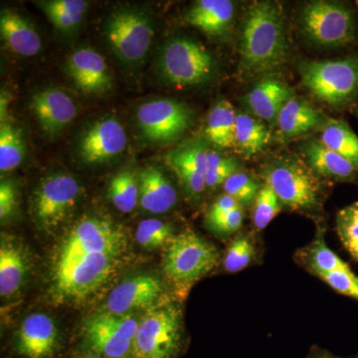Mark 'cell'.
Masks as SVG:
<instances>
[{"label": "cell", "mask_w": 358, "mask_h": 358, "mask_svg": "<svg viewBox=\"0 0 358 358\" xmlns=\"http://www.w3.org/2000/svg\"><path fill=\"white\" fill-rule=\"evenodd\" d=\"M289 56L282 7L275 2L256 1L247 11L240 43L239 69L244 76L281 69Z\"/></svg>", "instance_id": "obj_1"}, {"label": "cell", "mask_w": 358, "mask_h": 358, "mask_svg": "<svg viewBox=\"0 0 358 358\" xmlns=\"http://www.w3.org/2000/svg\"><path fill=\"white\" fill-rule=\"evenodd\" d=\"M219 252L192 230L174 235L166 246L162 270L178 293L187 294L193 285L217 267Z\"/></svg>", "instance_id": "obj_2"}, {"label": "cell", "mask_w": 358, "mask_h": 358, "mask_svg": "<svg viewBox=\"0 0 358 358\" xmlns=\"http://www.w3.org/2000/svg\"><path fill=\"white\" fill-rule=\"evenodd\" d=\"M301 84L334 108L350 105L358 94V54L336 60L307 61L299 68Z\"/></svg>", "instance_id": "obj_3"}, {"label": "cell", "mask_w": 358, "mask_h": 358, "mask_svg": "<svg viewBox=\"0 0 358 358\" xmlns=\"http://www.w3.org/2000/svg\"><path fill=\"white\" fill-rule=\"evenodd\" d=\"M312 169L293 159H280L264 167L262 178L282 205L294 211L317 213L322 208V192Z\"/></svg>", "instance_id": "obj_4"}, {"label": "cell", "mask_w": 358, "mask_h": 358, "mask_svg": "<svg viewBox=\"0 0 358 358\" xmlns=\"http://www.w3.org/2000/svg\"><path fill=\"white\" fill-rule=\"evenodd\" d=\"M182 343V313L171 303L150 308L134 336V358H174Z\"/></svg>", "instance_id": "obj_5"}, {"label": "cell", "mask_w": 358, "mask_h": 358, "mask_svg": "<svg viewBox=\"0 0 358 358\" xmlns=\"http://www.w3.org/2000/svg\"><path fill=\"white\" fill-rule=\"evenodd\" d=\"M120 255L88 254L57 264L53 292L59 301L88 298L112 277Z\"/></svg>", "instance_id": "obj_6"}, {"label": "cell", "mask_w": 358, "mask_h": 358, "mask_svg": "<svg viewBox=\"0 0 358 358\" xmlns=\"http://www.w3.org/2000/svg\"><path fill=\"white\" fill-rule=\"evenodd\" d=\"M300 22L306 36L320 46H348L357 38L355 13L339 2H308L301 9Z\"/></svg>", "instance_id": "obj_7"}, {"label": "cell", "mask_w": 358, "mask_h": 358, "mask_svg": "<svg viewBox=\"0 0 358 358\" xmlns=\"http://www.w3.org/2000/svg\"><path fill=\"white\" fill-rule=\"evenodd\" d=\"M162 75L178 87L194 86L210 79L214 60L202 45L188 38L167 42L159 58Z\"/></svg>", "instance_id": "obj_8"}, {"label": "cell", "mask_w": 358, "mask_h": 358, "mask_svg": "<svg viewBox=\"0 0 358 358\" xmlns=\"http://www.w3.org/2000/svg\"><path fill=\"white\" fill-rule=\"evenodd\" d=\"M126 246L127 237L122 228L102 219L83 218L66 235L56 265L88 254L121 255Z\"/></svg>", "instance_id": "obj_9"}, {"label": "cell", "mask_w": 358, "mask_h": 358, "mask_svg": "<svg viewBox=\"0 0 358 358\" xmlns=\"http://www.w3.org/2000/svg\"><path fill=\"white\" fill-rule=\"evenodd\" d=\"M155 35L152 21L145 14L122 9L110 16L105 36L110 48L124 62H140L147 55Z\"/></svg>", "instance_id": "obj_10"}, {"label": "cell", "mask_w": 358, "mask_h": 358, "mask_svg": "<svg viewBox=\"0 0 358 358\" xmlns=\"http://www.w3.org/2000/svg\"><path fill=\"white\" fill-rule=\"evenodd\" d=\"M138 324L131 315L103 312L85 322V338L96 352L110 358H122L133 350Z\"/></svg>", "instance_id": "obj_11"}, {"label": "cell", "mask_w": 358, "mask_h": 358, "mask_svg": "<svg viewBox=\"0 0 358 358\" xmlns=\"http://www.w3.org/2000/svg\"><path fill=\"white\" fill-rule=\"evenodd\" d=\"M136 120L148 140L169 143L192 126V113L183 103L171 99H159L141 105L136 110Z\"/></svg>", "instance_id": "obj_12"}, {"label": "cell", "mask_w": 358, "mask_h": 358, "mask_svg": "<svg viewBox=\"0 0 358 358\" xmlns=\"http://www.w3.org/2000/svg\"><path fill=\"white\" fill-rule=\"evenodd\" d=\"M81 186L76 178L65 173L45 178L35 195L34 213L44 228L57 227L76 206Z\"/></svg>", "instance_id": "obj_13"}, {"label": "cell", "mask_w": 358, "mask_h": 358, "mask_svg": "<svg viewBox=\"0 0 358 358\" xmlns=\"http://www.w3.org/2000/svg\"><path fill=\"white\" fill-rule=\"evenodd\" d=\"M159 278L140 275L120 282L106 303L103 312L113 315H129L134 310L155 307L164 294Z\"/></svg>", "instance_id": "obj_14"}, {"label": "cell", "mask_w": 358, "mask_h": 358, "mask_svg": "<svg viewBox=\"0 0 358 358\" xmlns=\"http://www.w3.org/2000/svg\"><path fill=\"white\" fill-rule=\"evenodd\" d=\"M126 131L117 120H101L87 129L80 141V157L90 164H102L124 152Z\"/></svg>", "instance_id": "obj_15"}, {"label": "cell", "mask_w": 358, "mask_h": 358, "mask_svg": "<svg viewBox=\"0 0 358 358\" xmlns=\"http://www.w3.org/2000/svg\"><path fill=\"white\" fill-rule=\"evenodd\" d=\"M209 150L203 141L185 143L167 155V164L192 197H199L206 188L207 155Z\"/></svg>", "instance_id": "obj_16"}, {"label": "cell", "mask_w": 358, "mask_h": 358, "mask_svg": "<svg viewBox=\"0 0 358 358\" xmlns=\"http://www.w3.org/2000/svg\"><path fill=\"white\" fill-rule=\"evenodd\" d=\"M68 72L83 93H101L112 86L107 63L94 49L81 48L75 51L68 60Z\"/></svg>", "instance_id": "obj_17"}, {"label": "cell", "mask_w": 358, "mask_h": 358, "mask_svg": "<svg viewBox=\"0 0 358 358\" xmlns=\"http://www.w3.org/2000/svg\"><path fill=\"white\" fill-rule=\"evenodd\" d=\"M31 107L45 133L56 134L74 120L77 107L70 96L59 89H46L32 96Z\"/></svg>", "instance_id": "obj_18"}, {"label": "cell", "mask_w": 358, "mask_h": 358, "mask_svg": "<svg viewBox=\"0 0 358 358\" xmlns=\"http://www.w3.org/2000/svg\"><path fill=\"white\" fill-rule=\"evenodd\" d=\"M55 322L45 313L28 315L18 331L17 350L27 358H48L57 345Z\"/></svg>", "instance_id": "obj_19"}, {"label": "cell", "mask_w": 358, "mask_h": 358, "mask_svg": "<svg viewBox=\"0 0 358 358\" xmlns=\"http://www.w3.org/2000/svg\"><path fill=\"white\" fill-rule=\"evenodd\" d=\"M293 88L278 78L260 80L249 92L246 103L258 119L277 124L278 117L284 106L294 98Z\"/></svg>", "instance_id": "obj_20"}, {"label": "cell", "mask_w": 358, "mask_h": 358, "mask_svg": "<svg viewBox=\"0 0 358 358\" xmlns=\"http://www.w3.org/2000/svg\"><path fill=\"white\" fill-rule=\"evenodd\" d=\"M140 204L145 211L166 213L178 201V193L166 174L157 167L150 166L138 174Z\"/></svg>", "instance_id": "obj_21"}, {"label": "cell", "mask_w": 358, "mask_h": 358, "mask_svg": "<svg viewBox=\"0 0 358 358\" xmlns=\"http://www.w3.org/2000/svg\"><path fill=\"white\" fill-rule=\"evenodd\" d=\"M301 150L310 169L319 176L338 181H352L358 178V171L352 164L320 140L308 141Z\"/></svg>", "instance_id": "obj_22"}, {"label": "cell", "mask_w": 358, "mask_h": 358, "mask_svg": "<svg viewBox=\"0 0 358 358\" xmlns=\"http://www.w3.org/2000/svg\"><path fill=\"white\" fill-rule=\"evenodd\" d=\"M235 6L230 0H199L186 15L189 24L212 36L228 31L234 18Z\"/></svg>", "instance_id": "obj_23"}, {"label": "cell", "mask_w": 358, "mask_h": 358, "mask_svg": "<svg viewBox=\"0 0 358 358\" xmlns=\"http://www.w3.org/2000/svg\"><path fill=\"white\" fill-rule=\"evenodd\" d=\"M28 258L20 243L2 237L0 244V294L9 298L24 284Z\"/></svg>", "instance_id": "obj_24"}, {"label": "cell", "mask_w": 358, "mask_h": 358, "mask_svg": "<svg viewBox=\"0 0 358 358\" xmlns=\"http://www.w3.org/2000/svg\"><path fill=\"white\" fill-rule=\"evenodd\" d=\"M0 31L7 46L18 55L31 57L41 50L39 34L20 14L3 10L0 16Z\"/></svg>", "instance_id": "obj_25"}, {"label": "cell", "mask_w": 358, "mask_h": 358, "mask_svg": "<svg viewBox=\"0 0 358 358\" xmlns=\"http://www.w3.org/2000/svg\"><path fill=\"white\" fill-rule=\"evenodd\" d=\"M324 124V115L319 110L296 96L284 106L277 121L280 131L287 138L301 136Z\"/></svg>", "instance_id": "obj_26"}, {"label": "cell", "mask_w": 358, "mask_h": 358, "mask_svg": "<svg viewBox=\"0 0 358 358\" xmlns=\"http://www.w3.org/2000/svg\"><path fill=\"white\" fill-rule=\"evenodd\" d=\"M299 261L310 274L320 277L334 271L350 268L348 265L327 245L324 228H317L315 236L310 245L299 252Z\"/></svg>", "instance_id": "obj_27"}, {"label": "cell", "mask_w": 358, "mask_h": 358, "mask_svg": "<svg viewBox=\"0 0 358 358\" xmlns=\"http://www.w3.org/2000/svg\"><path fill=\"white\" fill-rule=\"evenodd\" d=\"M236 117V112L228 101H219L207 117V140L221 148H234Z\"/></svg>", "instance_id": "obj_28"}, {"label": "cell", "mask_w": 358, "mask_h": 358, "mask_svg": "<svg viewBox=\"0 0 358 358\" xmlns=\"http://www.w3.org/2000/svg\"><path fill=\"white\" fill-rule=\"evenodd\" d=\"M320 141L348 159L358 171V136L343 120H327Z\"/></svg>", "instance_id": "obj_29"}, {"label": "cell", "mask_w": 358, "mask_h": 358, "mask_svg": "<svg viewBox=\"0 0 358 358\" xmlns=\"http://www.w3.org/2000/svg\"><path fill=\"white\" fill-rule=\"evenodd\" d=\"M270 131L260 120L248 114H238L235 147L243 157L258 154L270 141Z\"/></svg>", "instance_id": "obj_30"}, {"label": "cell", "mask_w": 358, "mask_h": 358, "mask_svg": "<svg viewBox=\"0 0 358 358\" xmlns=\"http://www.w3.org/2000/svg\"><path fill=\"white\" fill-rule=\"evenodd\" d=\"M39 6L58 29L69 32L83 20L88 3L83 0H52L39 2Z\"/></svg>", "instance_id": "obj_31"}, {"label": "cell", "mask_w": 358, "mask_h": 358, "mask_svg": "<svg viewBox=\"0 0 358 358\" xmlns=\"http://www.w3.org/2000/svg\"><path fill=\"white\" fill-rule=\"evenodd\" d=\"M109 199L117 210L129 213L140 202V181L133 171H122L110 180Z\"/></svg>", "instance_id": "obj_32"}, {"label": "cell", "mask_w": 358, "mask_h": 358, "mask_svg": "<svg viewBox=\"0 0 358 358\" xmlns=\"http://www.w3.org/2000/svg\"><path fill=\"white\" fill-rule=\"evenodd\" d=\"M25 155L22 131L13 124L1 122L0 128V171H13L20 166Z\"/></svg>", "instance_id": "obj_33"}, {"label": "cell", "mask_w": 358, "mask_h": 358, "mask_svg": "<svg viewBox=\"0 0 358 358\" xmlns=\"http://www.w3.org/2000/svg\"><path fill=\"white\" fill-rule=\"evenodd\" d=\"M336 229L346 251L358 261V201L338 212Z\"/></svg>", "instance_id": "obj_34"}, {"label": "cell", "mask_w": 358, "mask_h": 358, "mask_svg": "<svg viewBox=\"0 0 358 358\" xmlns=\"http://www.w3.org/2000/svg\"><path fill=\"white\" fill-rule=\"evenodd\" d=\"M256 256L255 245L248 236H239L231 242L223 258L224 270L230 274L248 268Z\"/></svg>", "instance_id": "obj_35"}, {"label": "cell", "mask_w": 358, "mask_h": 358, "mask_svg": "<svg viewBox=\"0 0 358 358\" xmlns=\"http://www.w3.org/2000/svg\"><path fill=\"white\" fill-rule=\"evenodd\" d=\"M173 236L171 226L159 219L141 221L136 231V241L147 249L167 246Z\"/></svg>", "instance_id": "obj_36"}, {"label": "cell", "mask_w": 358, "mask_h": 358, "mask_svg": "<svg viewBox=\"0 0 358 358\" xmlns=\"http://www.w3.org/2000/svg\"><path fill=\"white\" fill-rule=\"evenodd\" d=\"M282 203L271 186L264 183L254 201L253 223L258 231L265 229L282 210Z\"/></svg>", "instance_id": "obj_37"}, {"label": "cell", "mask_w": 358, "mask_h": 358, "mask_svg": "<svg viewBox=\"0 0 358 358\" xmlns=\"http://www.w3.org/2000/svg\"><path fill=\"white\" fill-rule=\"evenodd\" d=\"M237 169L236 160L223 157L214 150H209L207 155L206 176H205L206 187L216 188L219 185H223L231 176L237 173Z\"/></svg>", "instance_id": "obj_38"}, {"label": "cell", "mask_w": 358, "mask_h": 358, "mask_svg": "<svg viewBox=\"0 0 358 358\" xmlns=\"http://www.w3.org/2000/svg\"><path fill=\"white\" fill-rule=\"evenodd\" d=\"M261 186L257 179L245 173L231 176L223 185L226 194L237 200L240 204L249 205L255 201Z\"/></svg>", "instance_id": "obj_39"}, {"label": "cell", "mask_w": 358, "mask_h": 358, "mask_svg": "<svg viewBox=\"0 0 358 358\" xmlns=\"http://www.w3.org/2000/svg\"><path fill=\"white\" fill-rule=\"evenodd\" d=\"M319 278L336 293L358 301V275L350 268L327 273Z\"/></svg>", "instance_id": "obj_40"}, {"label": "cell", "mask_w": 358, "mask_h": 358, "mask_svg": "<svg viewBox=\"0 0 358 358\" xmlns=\"http://www.w3.org/2000/svg\"><path fill=\"white\" fill-rule=\"evenodd\" d=\"M244 221V212L242 206L238 207L234 210L228 212L225 215L221 216L208 224L209 228L219 235L226 236L233 233H236Z\"/></svg>", "instance_id": "obj_41"}, {"label": "cell", "mask_w": 358, "mask_h": 358, "mask_svg": "<svg viewBox=\"0 0 358 358\" xmlns=\"http://www.w3.org/2000/svg\"><path fill=\"white\" fill-rule=\"evenodd\" d=\"M16 192L10 181L2 180L0 185V218L4 220L13 213L16 207Z\"/></svg>", "instance_id": "obj_42"}, {"label": "cell", "mask_w": 358, "mask_h": 358, "mask_svg": "<svg viewBox=\"0 0 358 358\" xmlns=\"http://www.w3.org/2000/svg\"><path fill=\"white\" fill-rule=\"evenodd\" d=\"M240 206H241V204L236 199H233L232 196L225 193L222 196L216 199V201L214 202L210 209H209L206 216V222H211V221L225 215L228 212L234 210V209Z\"/></svg>", "instance_id": "obj_43"}, {"label": "cell", "mask_w": 358, "mask_h": 358, "mask_svg": "<svg viewBox=\"0 0 358 358\" xmlns=\"http://www.w3.org/2000/svg\"><path fill=\"white\" fill-rule=\"evenodd\" d=\"M307 358H358V355L352 357H339L329 352V350L320 348L319 346H313L308 352Z\"/></svg>", "instance_id": "obj_44"}, {"label": "cell", "mask_w": 358, "mask_h": 358, "mask_svg": "<svg viewBox=\"0 0 358 358\" xmlns=\"http://www.w3.org/2000/svg\"><path fill=\"white\" fill-rule=\"evenodd\" d=\"M88 358H99V357H88Z\"/></svg>", "instance_id": "obj_45"}, {"label": "cell", "mask_w": 358, "mask_h": 358, "mask_svg": "<svg viewBox=\"0 0 358 358\" xmlns=\"http://www.w3.org/2000/svg\"><path fill=\"white\" fill-rule=\"evenodd\" d=\"M357 6H358V1H357Z\"/></svg>", "instance_id": "obj_46"}, {"label": "cell", "mask_w": 358, "mask_h": 358, "mask_svg": "<svg viewBox=\"0 0 358 358\" xmlns=\"http://www.w3.org/2000/svg\"><path fill=\"white\" fill-rule=\"evenodd\" d=\"M357 115H358V110H357Z\"/></svg>", "instance_id": "obj_47"}, {"label": "cell", "mask_w": 358, "mask_h": 358, "mask_svg": "<svg viewBox=\"0 0 358 358\" xmlns=\"http://www.w3.org/2000/svg\"><path fill=\"white\" fill-rule=\"evenodd\" d=\"M122 358H124V357H122Z\"/></svg>", "instance_id": "obj_48"}]
</instances>
